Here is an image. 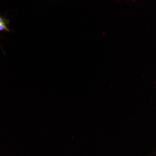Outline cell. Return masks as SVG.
Returning <instances> with one entry per match:
<instances>
[{
    "mask_svg": "<svg viewBox=\"0 0 156 156\" xmlns=\"http://www.w3.org/2000/svg\"><path fill=\"white\" fill-rule=\"evenodd\" d=\"M9 21L4 17L0 15V23L7 25Z\"/></svg>",
    "mask_w": 156,
    "mask_h": 156,
    "instance_id": "1",
    "label": "cell"
}]
</instances>
